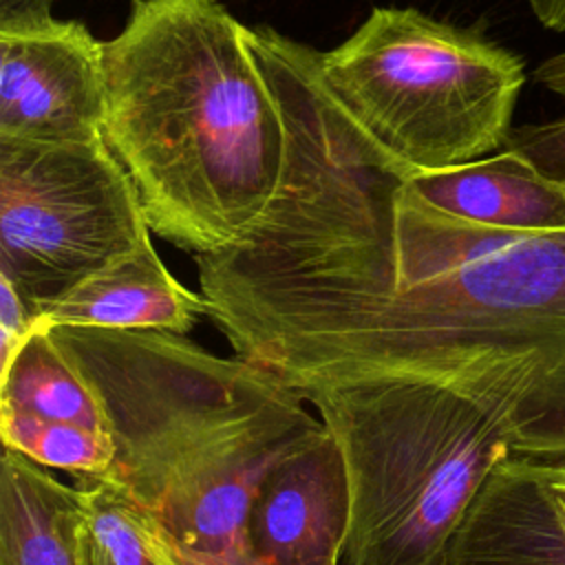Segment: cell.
Returning a JSON list of instances; mask_svg holds the SVG:
<instances>
[{
    "mask_svg": "<svg viewBox=\"0 0 565 565\" xmlns=\"http://www.w3.org/2000/svg\"><path fill=\"white\" fill-rule=\"evenodd\" d=\"M104 139L150 232L194 256L243 241L285 170V121L252 29L221 0H132L104 42Z\"/></svg>",
    "mask_w": 565,
    "mask_h": 565,
    "instance_id": "6da1fadb",
    "label": "cell"
},
{
    "mask_svg": "<svg viewBox=\"0 0 565 565\" xmlns=\"http://www.w3.org/2000/svg\"><path fill=\"white\" fill-rule=\"evenodd\" d=\"M95 393L115 446L102 477L185 554L245 547L269 470L324 424L271 371L170 331L46 327Z\"/></svg>",
    "mask_w": 565,
    "mask_h": 565,
    "instance_id": "7a4b0ae2",
    "label": "cell"
},
{
    "mask_svg": "<svg viewBox=\"0 0 565 565\" xmlns=\"http://www.w3.org/2000/svg\"><path fill=\"white\" fill-rule=\"evenodd\" d=\"M342 450L349 565H444L488 475L516 450L505 411L406 382L307 397Z\"/></svg>",
    "mask_w": 565,
    "mask_h": 565,
    "instance_id": "3957f363",
    "label": "cell"
},
{
    "mask_svg": "<svg viewBox=\"0 0 565 565\" xmlns=\"http://www.w3.org/2000/svg\"><path fill=\"white\" fill-rule=\"evenodd\" d=\"M316 62L358 126L415 170L501 150L525 84L516 53L413 7H375Z\"/></svg>",
    "mask_w": 565,
    "mask_h": 565,
    "instance_id": "277c9868",
    "label": "cell"
},
{
    "mask_svg": "<svg viewBox=\"0 0 565 565\" xmlns=\"http://www.w3.org/2000/svg\"><path fill=\"white\" fill-rule=\"evenodd\" d=\"M148 245L139 194L106 139L0 141V276L35 320Z\"/></svg>",
    "mask_w": 565,
    "mask_h": 565,
    "instance_id": "5b68a950",
    "label": "cell"
},
{
    "mask_svg": "<svg viewBox=\"0 0 565 565\" xmlns=\"http://www.w3.org/2000/svg\"><path fill=\"white\" fill-rule=\"evenodd\" d=\"M104 42L77 20L0 29V141L104 139Z\"/></svg>",
    "mask_w": 565,
    "mask_h": 565,
    "instance_id": "8992f818",
    "label": "cell"
},
{
    "mask_svg": "<svg viewBox=\"0 0 565 565\" xmlns=\"http://www.w3.org/2000/svg\"><path fill=\"white\" fill-rule=\"evenodd\" d=\"M349 510L342 450L324 426L263 479L245 521V547L267 565H340Z\"/></svg>",
    "mask_w": 565,
    "mask_h": 565,
    "instance_id": "52a82bcc",
    "label": "cell"
},
{
    "mask_svg": "<svg viewBox=\"0 0 565 565\" xmlns=\"http://www.w3.org/2000/svg\"><path fill=\"white\" fill-rule=\"evenodd\" d=\"M444 565H565V455L512 452L497 463Z\"/></svg>",
    "mask_w": 565,
    "mask_h": 565,
    "instance_id": "ba28073f",
    "label": "cell"
},
{
    "mask_svg": "<svg viewBox=\"0 0 565 565\" xmlns=\"http://www.w3.org/2000/svg\"><path fill=\"white\" fill-rule=\"evenodd\" d=\"M406 179L424 201L472 223L519 232L565 230V183L510 148L441 170L406 166Z\"/></svg>",
    "mask_w": 565,
    "mask_h": 565,
    "instance_id": "9c48e42d",
    "label": "cell"
},
{
    "mask_svg": "<svg viewBox=\"0 0 565 565\" xmlns=\"http://www.w3.org/2000/svg\"><path fill=\"white\" fill-rule=\"evenodd\" d=\"M203 316H207L205 298L179 282L148 245L46 305L38 324L150 329L185 335Z\"/></svg>",
    "mask_w": 565,
    "mask_h": 565,
    "instance_id": "30bf717a",
    "label": "cell"
},
{
    "mask_svg": "<svg viewBox=\"0 0 565 565\" xmlns=\"http://www.w3.org/2000/svg\"><path fill=\"white\" fill-rule=\"evenodd\" d=\"M84 523L75 486L2 448L0 565H82Z\"/></svg>",
    "mask_w": 565,
    "mask_h": 565,
    "instance_id": "8fae6325",
    "label": "cell"
},
{
    "mask_svg": "<svg viewBox=\"0 0 565 565\" xmlns=\"http://www.w3.org/2000/svg\"><path fill=\"white\" fill-rule=\"evenodd\" d=\"M0 406L108 435L102 404L46 327H38L0 366Z\"/></svg>",
    "mask_w": 565,
    "mask_h": 565,
    "instance_id": "7c38bea8",
    "label": "cell"
},
{
    "mask_svg": "<svg viewBox=\"0 0 565 565\" xmlns=\"http://www.w3.org/2000/svg\"><path fill=\"white\" fill-rule=\"evenodd\" d=\"M84 519L113 565H170V539L115 483L77 477Z\"/></svg>",
    "mask_w": 565,
    "mask_h": 565,
    "instance_id": "4fadbf2b",
    "label": "cell"
},
{
    "mask_svg": "<svg viewBox=\"0 0 565 565\" xmlns=\"http://www.w3.org/2000/svg\"><path fill=\"white\" fill-rule=\"evenodd\" d=\"M2 448L26 459L73 472L75 477H104L115 457L110 435L95 433L77 424L44 419L11 406H0Z\"/></svg>",
    "mask_w": 565,
    "mask_h": 565,
    "instance_id": "5bb4252c",
    "label": "cell"
},
{
    "mask_svg": "<svg viewBox=\"0 0 565 565\" xmlns=\"http://www.w3.org/2000/svg\"><path fill=\"white\" fill-rule=\"evenodd\" d=\"M503 148L521 152L545 177L565 181V117L510 128Z\"/></svg>",
    "mask_w": 565,
    "mask_h": 565,
    "instance_id": "9a60e30c",
    "label": "cell"
},
{
    "mask_svg": "<svg viewBox=\"0 0 565 565\" xmlns=\"http://www.w3.org/2000/svg\"><path fill=\"white\" fill-rule=\"evenodd\" d=\"M38 327L33 311L18 296L11 282L0 276V366L11 360Z\"/></svg>",
    "mask_w": 565,
    "mask_h": 565,
    "instance_id": "2e32d148",
    "label": "cell"
},
{
    "mask_svg": "<svg viewBox=\"0 0 565 565\" xmlns=\"http://www.w3.org/2000/svg\"><path fill=\"white\" fill-rule=\"evenodd\" d=\"M53 4L55 0H0V29L51 20Z\"/></svg>",
    "mask_w": 565,
    "mask_h": 565,
    "instance_id": "e0dca14e",
    "label": "cell"
},
{
    "mask_svg": "<svg viewBox=\"0 0 565 565\" xmlns=\"http://www.w3.org/2000/svg\"><path fill=\"white\" fill-rule=\"evenodd\" d=\"M170 565H267L252 556L247 550L227 554V556H194L181 552L172 541H170Z\"/></svg>",
    "mask_w": 565,
    "mask_h": 565,
    "instance_id": "ac0fdd59",
    "label": "cell"
},
{
    "mask_svg": "<svg viewBox=\"0 0 565 565\" xmlns=\"http://www.w3.org/2000/svg\"><path fill=\"white\" fill-rule=\"evenodd\" d=\"M534 79L554 93L561 102H565V51L545 57L534 68Z\"/></svg>",
    "mask_w": 565,
    "mask_h": 565,
    "instance_id": "d6986e66",
    "label": "cell"
},
{
    "mask_svg": "<svg viewBox=\"0 0 565 565\" xmlns=\"http://www.w3.org/2000/svg\"><path fill=\"white\" fill-rule=\"evenodd\" d=\"M527 4L543 29L565 35V0H527Z\"/></svg>",
    "mask_w": 565,
    "mask_h": 565,
    "instance_id": "ffe728a7",
    "label": "cell"
},
{
    "mask_svg": "<svg viewBox=\"0 0 565 565\" xmlns=\"http://www.w3.org/2000/svg\"><path fill=\"white\" fill-rule=\"evenodd\" d=\"M82 565H113V561L106 556L102 545L95 541V536L90 534L86 523H84V532H82Z\"/></svg>",
    "mask_w": 565,
    "mask_h": 565,
    "instance_id": "44dd1931",
    "label": "cell"
},
{
    "mask_svg": "<svg viewBox=\"0 0 565 565\" xmlns=\"http://www.w3.org/2000/svg\"><path fill=\"white\" fill-rule=\"evenodd\" d=\"M563 183H565V181H563Z\"/></svg>",
    "mask_w": 565,
    "mask_h": 565,
    "instance_id": "7402d4cb",
    "label": "cell"
}]
</instances>
